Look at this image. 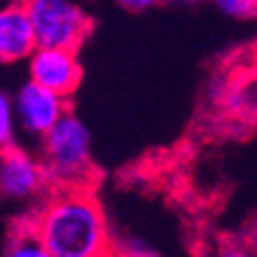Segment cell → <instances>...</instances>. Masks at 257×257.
Masks as SVG:
<instances>
[{
    "label": "cell",
    "instance_id": "cell-13",
    "mask_svg": "<svg viewBox=\"0 0 257 257\" xmlns=\"http://www.w3.org/2000/svg\"><path fill=\"white\" fill-rule=\"evenodd\" d=\"M215 257H257V252L245 243H225L218 248Z\"/></svg>",
    "mask_w": 257,
    "mask_h": 257
},
{
    "label": "cell",
    "instance_id": "cell-15",
    "mask_svg": "<svg viewBox=\"0 0 257 257\" xmlns=\"http://www.w3.org/2000/svg\"><path fill=\"white\" fill-rule=\"evenodd\" d=\"M243 243L250 245L252 250L257 252V215H255V218H250L248 227H245V232H243Z\"/></svg>",
    "mask_w": 257,
    "mask_h": 257
},
{
    "label": "cell",
    "instance_id": "cell-12",
    "mask_svg": "<svg viewBox=\"0 0 257 257\" xmlns=\"http://www.w3.org/2000/svg\"><path fill=\"white\" fill-rule=\"evenodd\" d=\"M123 255V257H158L156 250L151 248L146 241L142 239H125V241H120V243H116V255Z\"/></svg>",
    "mask_w": 257,
    "mask_h": 257
},
{
    "label": "cell",
    "instance_id": "cell-2",
    "mask_svg": "<svg viewBox=\"0 0 257 257\" xmlns=\"http://www.w3.org/2000/svg\"><path fill=\"white\" fill-rule=\"evenodd\" d=\"M40 158L54 190L60 188H90L93 181V153L90 132L84 120L67 111L63 118L40 139Z\"/></svg>",
    "mask_w": 257,
    "mask_h": 257
},
{
    "label": "cell",
    "instance_id": "cell-14",
    "mask_svg": "<svg viewBox=\"0 0 257 257\" xmlns=\"http://www.w3.org/2000/svg\"><path fill=\"white\" fill-rule=\"evenodd\" d=\"M123 10H127V12H146V10H151V7L160 5L162 0H116Z\"/></svg>",
    "mask_w": 257,
    "mask_h": 257
},
{
    "label": "cell",
    "instance_id": "cell-9",
    "mask_svg": "<svg viewBox=\"0 0 257 257\" xmlns=\"http://www.w3.org/2000/svg\"><path fill=\"white\" fill-rule=\"evenodd\" d=\"M3 257H54V255L40 243V239L26 227L24 222H19L14 232L10 234V239H7Z\"/></svg>",
    "mask_w": 257,
    "mask_h": 257
},
{
    "label": "cell",
    "instance_id": "cell-10",
    "mask_svg": "<svg viewBox=\"0 0 257 257\" xmlns=\"http://www.w3.org/2000/svg\"><path fill=\"white\" fill-rule=\"evenodd\" d=\"M209 3L229 19H239V21L257 19V0H209Z\"/></svg>",
    "mask_w": 257,
    "mask_h": 257
},
{
    "label": "cell",
    "instance_id": "cell-5",
    "mask_svg": "<svg viewBox=\"0 0 257 257\" xmlns=\"http://www.w3.org/2000/svg\"><path fill=\"white\" fill-rule=\"evenodd\" d=\"M17 127L30 139H42L67 114V97L33 79L24 81L12 95Z\"/></svg>",
    "mask_w": 257,
    "mask_h": 257
},
{
    "label": "cell",
    "instance_id": "cell-7",
    "mask_svg": "<svg viewBox=\"0 0 257 257\" xmlns=\"http://www.w3.org/2000/svg\"><path fill=\"white\" fill-rule=\"evenodd\" d=\"M40 47L26 5L19 0L0 12V58L3 63H21Z\"/></svg>",
    "mask_w": 257,
    "mask_h": 257
},
{
    "label": "cell",
    "instance_id": "cell-4",
    "mask_svg": "<svg viewBox=\"0 0 257 257\" xmlns=\"http://www.w3.org/2000/svg\"><path fill=\"white\" fill-rule=\"evenodd\" d=\"M51 190L54 188L49 183L42 158L19 149L17 144L10 146V149H3L0 192H3V197L7 202L30 206V211H35L49 197Z\"/></svg>",
    "mask_w": 257,
    "mask_h": 257
},
{
    "label": "cell",
    "instance_id": "cell-3",
    "mask_svg": "<svg viewBox=\"0 0 257 257\" xmlns=\"http://www.w3.org/2000/svg\"><path fill=\"white\" fill-rule=\"evenodd\" d=\"M35 28L40 47L77 51L90 33V19L74 0H21Z\"/></svg>",
    "mask_w": 257,
    "mask_h": 257
},
{
    "label": "cell",
    "instance_id": "cell-8",
    "mask_svg": "<svg viewBox=\"0 0 257 257\" xmlns=\"http://www.w3.org/2000/svg\"><path fill=\"white\" fill-rule=\"evenodd\" d=\"M218 100L232 116L243 120H257V72H239L222 84Z\"/></svg>",
    "mask_w": 257,
    "mask_h": 257
},
{
    "label": "cell",
    "instance_id": "cell-11",
    "mask_svg": "<svg viewBox=\"0 0 257 257\" xmlns=\"http://www.w3.org/2000/svg\"><path fill=\"white\" fill-rule=\"evenodd\" d=\"M14 127H17V116H14L12 95L3 93L0 95V144H3V149L14 146Z\"/></svg>",
    "mask_w": 257,
    "mask_h": 257
},
{
    "label": "cell",
    "instance_id": "cell-1",
    "mask_svg": "<svg viewBox=\"0 0 257 257\" xmlns=\"http://www.w3.org/2000/svg\"><path fill=\"white\" fill-rule=\"evenodd\" d=\"M24 225L54 257H116L104 211L88 188L51 190Z\"/></svg>",
    "mask_w": 257,
    "mask_h": 257
},
{
    "label": "cell",
    "instance_id": "cell-6",
    "mask_svg": "<svg viewBox=\"0 0 257 257\" xmlns=\"http://www.w3.org/2000/svg\"><path fill=\"white\" fill-rule=\"evenodd\" d=\"M28 77L63 97H70L81 81V67L74 49L37 47L28 58Z\"/></svg>",
    "mask_w": 257,
    "mask_h": 257
}]
</instances>
